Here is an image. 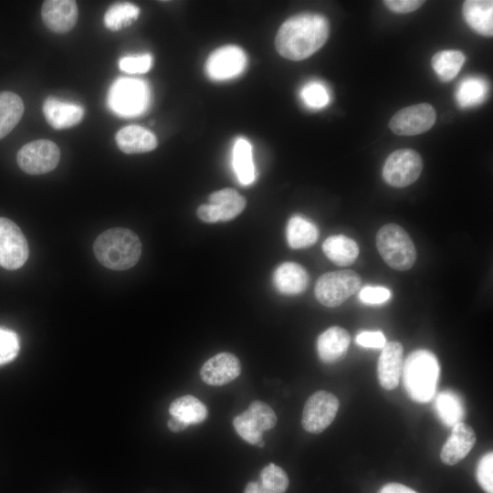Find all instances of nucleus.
Returning a JSON list of instances; mask_svg holds the SVG:
<instances>
[{"mask_svg": "<svg viewBox=\"0 0 493 493\" xmlns=\"http://www.w3.org/2000/svg\"><path fill=\"white\" fill-rule=\"evenodd\" d=\"M329 32V22L322 15L299 14L280 26L275 38L276 49L287 59L303 60L325 44Z\"/></svg>", "mask_w": 493, "mask_h": 493, "instance_id": "f257e3e1", "label": "nucleus"}, {"mask_svg": "<svg viewBox=\"0 0 493 493\" xmlns=\"http://www.w3.org/2000/svg\"><path fill=\"white\" fill-rule=\"evenodd\" d=\"M93 253L105 267L126 270L136 265L140 259L142 243L139 236L128 228H110L96 238Z\"/></svg>", "mask_w": 493, "mask_h": 493, "instance_id": "f03ea898", "label": "nucleus"}, {"mask_svg": "<svg viewBox=\"0 0 493 493\" xmlns=\"http://www.w3.org/2000/svg\"><path fill=\"white\" fill-rule=\"evenodd\" d=\"M440 367L435 355L427 350L412 351L403 363L404 388L412 400L426 403L435 394Z\"/></svg>", "mask_w": 493, "mask_h": 493, "instance_id": "7ed1b4c3", "label": "nucleus"}, {"mask_svg": "<svg viewBox=\"0 0 493 493\" xmlns=\"http://www.w3.org/2000/svg\"><path fill=\"white\" fill-rule=\"evenodd\" d=\"M376 247L384 262L395 270H408L415 263V246L407 232L397 224H385L378 230Z\"/></svg>", "mask_w": 493, "mask_h": 493, "instance_id": "20e7f679", "label": "nucleus"}, {"mask_svg": "<svg viewBox=\"0 0 493 493\" xmlns=\"http://www.w3.org/2000/svg\"><path fill=\"white\" fill-rule=\"evenodd\" d=\"M150 99V89L144 80L119 78L109 89L107 104L120 117H135L147 110Z\"/></svg>", "mask_w": 493, "mask_h": 493, "instance_id": "39448f33", "label": "nucleus"}, {"mask_svg": "<svg viewBox=\"0 0 493 493\" xmlns=\"http://www.w3.org/2000/svg\"><path fill=\"white\" fill-rule=\"evenodd\" d=\"M362 278L350 269L336 270L321 275L314 288L318 301L323 306L334 308L342 304L359 291Z\"/></svg>", "mask_w": 493, "mask_h": 493, "instance_id": "423d86ee", "label": "nucleus"}, {"mask_svg": "<svg viewBox=\"0 0 493 493\" xmlns=\"http://www.w3.org/2000/svg\"><path fill=\"white\" fill-rule=\"evenodd\" d=\"M422 170L423 160L417 152L399 149L386 158L383 167V178L389 185L402 188L414 183Z\"/></svg>", "mask_w": 493, "mask_h": 493, "instance_id": "0eeeda50", "label": "nucleus"}, {"mask_svg": "<svg viewBox=\"0 0 493 493\" xmlns=\"http://www.w3.org/2000/svg\"><path fill=\"white\" fill-rule=\"evenodd\" d=\"M276 423L277 416L272 408L258 400L251 402L247 410L233 420L236 433L251 445L260 442L263 432L273 428Z\"/></svg>", "mask_w": 493, "mask_h": 493, "instance_id": "6e6552de", "label": "nucleus"}, {"mask_svg": "<svg viewBox=\"0 0 493 493\" xmlns=\"http://www.w3.org/2000/svg\"><path fill=\"white\" fill-rule=\"evenodd\" d=\"M59 160L58 146L54 142L45 139L25 144L16 155L20 169L32 175L43 174L54 170Z\"/></svg>", "mask_w": 493, "mask_h": 493, "instance_id": "1a4fd4ad", "label": "nucleus"}, {"mask_svg": "<svg viewBox=\"0 0 493 493\" xmlns=\"http://www.w3.org/2000/svg\"><path fill=\"white\" fill-rule=\"evenodd\" d=\"M340 402L330 392L318 391L311 394L303 408L301 425L309 433L323 432L334 420Z\"/></svg>", "mask_w": 493, "mask_h": 493, "instance_id": "9d476101", "label": "nucleus"}, {"mask_svg": "<svg viewBox=\"0 0 493 493\" xmlns=\"http://www.w3.org/2000/svg\"><path fill=\"white\" fill-rule=\"evenodd\" d=\"M29 247L26 236L12 220L0 217V266L14 270L28 258Z\"/></svg>", "mask_w": 493, "mask_h": 493, "instance_id": "9b49d317", "label": "nucleus"}, {"mask_svg": "<svg viewBox=\"0 0 493 493\" xmlns=\"http://www.w3.org/2000/svg\"><path fill=\"white\" fill-rule=\"evenodd\" d=\"M244 196L232 188H224L209 196V204L202 205L196 214L205 223L229 221L237 216L246 207Z\"/></svg>", "mask_w": 493, "mask_h": 493, "instance_id": "f8f14e48", "label": "nucleus"}, {"mask_svg": "<svg viewBox=\"0 0 493 493\" xmlns=\"http://www.w3.org/2000/svg\"><path fill=\"white\" fill-rule=\"evenodd\" d=\"M436 120V112L432 105L420 103L398 110L390 120V130L404 136H413L430 130Z\"/></svg>", "mask_w": 493, "mask_h": 493, "instance_id": "ddd939ff", "label": "nucleus"}, {"mask_svg": "<svg viewBox=\"0 0 493 493\" xmlns=\"http://www.w3.org/2000/svg\"><path fill=\"white\" fill-rule=\"evenodd\" d=\"M247 65L245 51L228 45L214 50L206 59L205 72L213 80H226L240 75Z\"/></svg>", "mask_w": 493, "mask_h": 493, "instance_id": "4468645a", "label": "nucleus"}, {"mask_svg": "<svg viewBox=\"0 0 493 493\" xmlns=\"http://www.w3.org/2000/svg\"><path fill=\"white\" fill-rule=\"evenodd\" d=\"M78 5L73 0H47L41 7L45 26L56 33L70 31L78 21Z\"/></svg>", "mask_w": 493, "mask_h": 493, "instance_id": "2eb2a0df", "label": "nucleus"}, {"mask_svg": "<svg viewBox=\"0 0 493 493\" xmlns=\"http://www.w3.org/2000/svg\"><path fill=\"white\" fill-rule=\"evenodd\" d=\"M240 372L238 358L231 352H220L203 364L200 375L205 383L220 386L235 380Z\"/></svg>", "mask_w": 493, "mask_h": 493, "instance_id": "dca6fc26", "label": "nucleus"}, {"mask_svg": "<svg viewBox=\"0 0 493 493\" xmlns=\"http://www.w3.org/2000/svg\"><path fill=\"white\" fill-rule=\"evenodd\" d=\"M403 352V345L396 341H388L382 348L377 374L381 386L386 390H393L399 384L404 363Z\"/></svg>", "mask_w": 493, "mask_h": 493, "instance_id": "f3484780", "label": "nucleus"}, {"mask_svg": "<svg viewBox=\"0 0 493 493\" xmlns=\"http://www.w3.org/2000/svg\"><path fill=\"white\" fill-rule=\"evenodd\" d=\"M476 440L475 431L470 425L462 422L453 425L451 435L441 449L442 462L448 466L456 465L467 456Z\"/></svg>", "mask_w": 493, "mask_h": 493, "instance_id": "a211bd4d", "label": "nucleus"}, {"mask_svg": "<svg viewBox=\"0 0 493 493\" xmlns=\"http://www.w3.org/2000/svg\"><path fill=\"white\" fill-rule=\"evenodd\" d=\"M42 110L47 123L57 130L79 124L85 111L79 104L59 100L53 97H48L44 100Z\"/></svg>", "mask_w": 493, "mask_h": 493, "instance_id": "6ab92c4d", "label": "nucleus"}, {"mask_svg": "<svg viewBox=\"0 0 493 493\" xmlns=\"http://www.w3.org/2000/svg\"><path fill=\"white\" fill-rule=\"evenodd\" d=\"M350 342L351 337L345 329L332 326L318 337L319 358L325 363L339 362L346 355Z\"/></svg>", "mask_w": 493, "mask_h": 493, "instance_id": "aec40b11", "label": "nucleus"}, {"mask_svg": "<svg viewBox=\"0 0 493 493\" xmlns=\"http://www.w3.org/2000/svg\"><path fill=\"white\" fill-rule=\"evenodd\" d=\"M115 141L119 149L127 154L148 152L158 144L157 138L151 131L138 125L121 128L116 133Z\"/></svg>", "mask_w": 493, "mask_h": 493, "instance_id": "412c9836", "label": "nucleus"}, {"mask_svg": "<svg viewBox=\"0 0 493 493\" xmlns=\"http://www.w3.org/2000/svg\"><path fill=\"white\" fill-rule=\"evenodd\" d=\"M309 274L306 269L295 262H284L279 265L273 275L275 288L285 295H297L303 292L309 284Z\"/></svg>", "mask_w": 493, "mask_h": 493, "instance_id": "4be33fe9", "label": "nucleus"}, {"mask_svg": "<svg viewBox=\"0 0 493 493\" xmlns=\"http://www.w3.org/2000/svg\"><path fill=\"white\" fill-rule=\"evenodd\" d=\"M462 12L466 22L474 31L488 37L493 36V1L467 0Z\"/></svg>", "mask_w": 493, "mask_h": 493, "instance_id": "5701e85b", "label": "nucleus"}, {"mask_svg": "<svg viewBox=\"0 0 493 493\" xmlns=\"http://www.w3.org/2000/svg\"><path fill=\"white\" fill-rule=\"evenodd\" d=\"M325 256L340 267L351 266L359 256V246L351 237L334 235L327 237L322 244Z\"/></svg>", "mask_w": 493, "mask_h": 493, "instance_id": "b1692460", "label": "nucleus"}, {"mask_svg": "<svg viewBox=\"0 0 493 493\" xmlns=\"http://www.w3.org/2000/svg\"><path fill=\"white\" fill-rule=\"evenodd\" d=\"M288 486L287 473L280 467L270 463L261 470L258 481L247 483L244 493H285Z\"/></svg>", "mask_w": 493, "mask_h": 493, "instance_id": "393cba45", "label": "nucleus"}, {"mask_svg": "<svg viewBox=\"0 0 493 493\" xmlns=\"http://www.w3.org/2000/svg\"><path fill=\"white\" fill-rule=\"evenodd\" d=\"M171 417L185 426L196 425L207 417V409L204 403L194 395H184L173 400L169 406Z\"/></svg>", "mask_w": 493, "mask_h": 493, "instance_id": "a878e982", "label": "nucleus"}, {"mask_svg": "<svg viewBox=\"0 0 493 493\" xmlns=\"http://www.w3.org/2000/svg\"><path fill=\"white\" fill-rule=\"evenodd\" d=\"M286 236L291 248H306L316 243L319 237V230L316 225L307 218L301 215H294L288 222Z\"/></svg>", "mask_w": 493, "mask_h": 493, "instance_id": "bb28decb", "label": "nucleus"}, {"mask_svg": "<svg viewBox=\"0 0 493 493\" xmlns=\"http://www.w3.org/2000/svg\"><path fill=\"white\" fill-rule=\"evenodd\" d=\"M232 155V164L238 181L243 185L251 184L256 179V168L249 142L243 138L237 139Z\"/></svg>", "mask_w": 493, "mask_h": 493, "instance_id": "cd10ccee", "label": "nucleus"}, {"mask_svg": "<svg viewBox=\"0 0 493 493\" xmlns=\"http://www.w3.org/2000/svg\"><path fill=\"white\" fill-rule=\"evenodd\" d=\"M22 99L12 91L0 92V140L19 122L24 113Z\"/></svg>", "mask_w": 493, "mask_h": 493, "instance_id": "c85d7f7f", "label": "nucleus"}, {"mask_svg": "<svg viewBox=\"0 0 493 493\" xmlns=\"http://www.w3.org/2000/svg\"><path fill=\"white\" fill-rule=\"evenodd\" d=\"M488 93V83L481 77H467L458 85L456 100L462 108L475 107L481 104Z\"/></svg>", "mask_w": 493, "mask_h": 493, "instance_id": "c756f323", "label": "nucleus"}, {"mask_svg": "<svg viewBox=\"0 0 493 493\" xmlns=\"http://www.w3.org/2000/svg\"><path fill=\"white\" fill-rule=\"evenodd\" d=\"M466 60L465 55L456 49L439 51L432 58V67L443 82L452 80L460 71Z\"/></svg>", "mask_w": 493, "mask_h": 493, "instance_id": "7c9ffc66", "label": "nucleus"}, {"mask_svg": "<svg viewBox=\"0 0 493 493\" xmlns=\"http://www.w3.org/2000/svg\"><path fill=\"white\" fill-rule=\"evenodd\" d=\"M437 414L443 423L453 426L461 422L464 417V407L460 398L453 392L440 393L435 400Z\"/></svg>", "mask_w": 493, "mask_h": 493, "instance_id": "2f4dec72", "label": "nucleus"}, {"mask_svg": "<svg viewBox=\"0 0 493 493\" xmlns=\"http://www.w3.org/2000/svg\"><path fill=\"white\" fill-rule=\"evenodd\" d=\"M140 15V8L131 3H115L104 15V24L111 31H117L132 24Z\"/></svg>", "mask_w": 493, "mask_h": 493, "instance_id": "473e14b6", "label": "nucleus"}, {"mask_svg": "<svg viewBox=\"0 0 493 493\" xmlns=\"http://www.w3.org/2000/svg\"><path fill=\"white\" fill-rule=\"evenodd\" d=\"M303 102L311 109H321L330 101V94L327 88L316 81L307 83L300 90Z\"/></svg>", "mask_w": 493, "mask_h": 493, "instance_id": "72a5a7b5", "label": "nucleus"}, {"mask_svg": "<svg viewBox=\"0 0 493 493\" xmlns=\"http://www.w3.org/2000/svg\"><path fill=\"white\" fill-rule=\"evenodd\" d=\"M20 349L17 334L4 327H0V365L12 362Z\"/></svg>", "mask_w": 493, "mask_h": 493, "instance_id": "f704fd0d", "label": "nucleus"}, {"mask_svg": "<svg viewBox=\"0 0 493 493\" xmlns=\"http://www.w3.org/2000/svg\"><path fill=\"white\" fill-rule=\"evenodd\" d=\"M152 66L151 54L139 56H126L120 59L119 67L121 70L130 74H142L150 70Z\"/></svg>", "mask_w": 493, "mask_h": 493, "instance_id": "c9c22d12", "label": "nucleus"}, {"mask_svg": "<svg viewBox=\"0 0 493 493\" xmlns=\"http://www.w3.org/2000/svg\"><path fill=\"white\" fill-rule=\"evenodd\" d=\"M476 476L481 488L486 493H493V453L488 452L480 458Z\"/></svg>", "mask_w": 493, "mask_h": 493, "instance_id": "e433bc0d", "label": "nucleus"}, {"mask_svg": "<svg viewBox=\"0 0 493 493\" xmlns=\"http://www.w3.org/2000/svg\"><path fill=\"white\" fill-rule=\"evenodd\" d=\"M358 298L365 304H383L390 299L391 291L383 286H365L359 289Z\"/></svg>", "mask_w": 493, "mask_h": 493, "instance_id": "4c0bfd02", "label": "nucleus"}, {"mask_svg": "<svg viewBox=\"0 0 493 493\" xmlns=\"http://www.w3.org/2000/svg\"><path fill=\"white\" fill-rule=\"evenodd\" d=\"M356 342L362 347L382 349L386 343V339L380 330L362 331L357 335Z\"/></svg>", "mask_w": 493, "mask_h": 493, "instance_id": "58836bf2", "label": "nucleus"}, {"mask_svg": "<svg viewBox=\"0 0 493 493\" xmlns=\"http://www.w3.org/2000/svg\"><path fill=\"white\" fill-rule=\"evenodd\" d=\"M383 4L391 11L399 14H405L415 11L423 4L424 1L421 0H386L383 1Z\"/></svg>", "mask_w": 493, "mask_h": 493, "instance_id": "ea45409f", "label": "nucleus"}, {"mask_svg": "<svg viewBox=\"0 0 493 493\" xmlns=\"http://www.w3.org/2000/svg\"><path fill=\"white\" fill-rule=\"evenodd\" d=\"M378 493H417V492L400 483H388L384 485L379 490Z\"/></svg>", "mask_w": 493, "mask_h": 493, "instance_id": "a19ab883", "label": "nucleus"}, {"mask_svg": "<svg viewBox=\"0 0 493 493\" xmlns=\"http://www.w3.org/2000/svg\"><path fill=\"white\" fill-rule=\"evenodd\" d=\"M167 425H168V428L172 432H174V433L180 432V431L184 430L186 427L184 424H182L180 421H178L177 419H175L173 417H171L168 420Z\"/></svg>", "mask_w": 493, "mask_h": 493, "instance_id": "79ce46f5", "label": "nucleus"}, {"mask_svg": "<svg viewBox=\"0 0 493 493\" xmlns=\"http://www.w3.org/2000/svg\"><path fill=\"white\" fill-rule=\"evenodd\" d=\"M265 446V443L263 441H260L257 443V446L263 447Z\"/></svg>", "mask_w": 493, "mask_h": 493, "instance_id": "37998d69", "label": "nucleus"}]
</instances>
